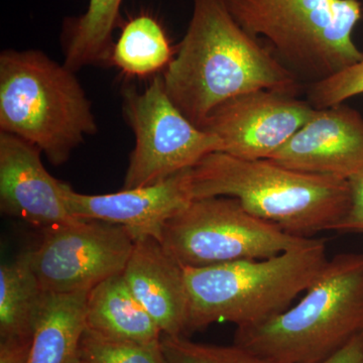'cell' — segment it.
Returning a JSON list of instances; mask_svg holds the SVG:
<instances>
[{
    "label": "cell",
    "instance_id": "cell-1",
    "mask_svg": "<svg viewBox=\"0 0 363 363\" xmlns=\"http://www.w3.org/2000/svg\"><path fill=\"white\" fill-rule=\"evenodd\" d=\"M192 1L187 32L162 76L167 94L188 121L201 128L218 105L252 91L298 96L303 83L241 28L226 0Z\"/></svg>",
    "mask_w": 363,
    "mask_h": 363
},
{
    "label": "cell",
    "instance_id": "cell-2",
    "mask_svg": "<svg viewBox=\"0 0 363 363\" xmlns=\"http://www.w3.org/2000/svg\"><path fill=\"white\" fill-rule=\"evenodd\" d=\"M192 196L235 198L250 213L301 238L334 231L350 207L348 181L222 152L192 169Z\"/></svg>",
    "mask_w": 363,
    "mask_h": 363
},
{
    "label": "cell",
    "instance_id": "cell-3",
    "mask_svg": "<svg viewBox=\"0 0 363 363\" xmlns=\"http://www.w3.org/2000/svg\"><path fill=\"white\" fill-rule=\"evenodd\" d=\"M362 333L363 252H347L328 259L297 304L238 327L234 343L272 363H316Z\"/></svg>",
    "mask_w": 363,
    "mask_h": 363
},
{
    "label": "cell",
    "instance_id": "cell-4",
    "mask_svg": "<svg viewBox=\"0 0 363 363\" xmlns=\"http://www.w3.org/2000/svg\"><path fill=\"white\" fill-rule=\"evenodd\" d=\"M328 259L325 241L311 238L267 259L184 267L190 304L186 336L218 322L252 326L281 314Z\"/></svg>",
    "mask_w": 363,
    "mask_h": 363
},
{
    "label": "cell",
    "instance_id": "cell-5",
    "mask_svg": "<svg viewBox=\"0 0 363 363\" xmlns=\"http://www.w3.org/2000/svg\"><path fill=\"white\" fill-rule=\"evenodd\" d=\"M75 74L39 50L0 55V130L32 143L54 166L98 130Z\"/></svg>",
    "mask_w": 363,
    "mask_h": 363
},
{
    "label": "cell",
    "instance_id": "cell-6",
    "mask_svg": "<svg viewBox=\"0 0 363 363\" xmlns=\"http://www.w3.org/2000/svg\"><path fill=\"white\" fill-rule=\"evenodd\" d=\"M241 28L262 37L301 82L330 77L363 59L352 33L359 0H226Z\"/></svg>",
    "mask_w": 363,
    "mask_h": 363
},
{
    "label": "cell",
    "instance_id": "cell-7",
    "mask_svg": "<svg viewBox=\"0 0 363 363\" xmlns=\"http://www.w3.org/2000/svg\"><path fill=\"white\" fill-rule=\"evenodd\" d=\"M301 238L262 220L231 197L194 199L164 225L161 243L184 267H204L274 257Z\"/></svg>",
    "mask_w": 363,
    "mask_h": 363
},
{
    "label": "cell",
    "instance_id": "cell-8",
    "mask_svg": "<svg viewBox=\"0 0 363 363\" xmlns=\"http://www.w3.org/2000/svg\"><path fill=\"white\" fill-rule=\"evenodd\" d=\"M124 118L135 138L124 176V190L145 187L195 168L204 157L223 152L220 138L194 125L169 99L162 76L145 90L126 87Z\"/></svg>",
    "mask_w": 363,
    "mask_h": 363
},
{
    "label": "cell",
    "instance_id": "cell-9",
    "mask_svg": "<svg viewBox=\"0 0 363 363\" xmlns=\"http://www.w3.org/2000/svg\"><path fill=\"white\" fill-rule=\"evenodd\" d=\"M45 233L40 245L26 252L44 292L90 291L123 272L135 247L123 226L106 221L78 219Z\"/></svg>",
    "mask_w": 363,
    "mask_h": 363
},
{
    "label": "cell",
    "instance_id": "cell-10",
    "mask_svg": "<svg viewBox=\"0 0 363 363\" xmlns=\"http://www.w3.org/2000/svg\"><path fill=\"white\" fill-rule=\"evenodd\" d=\"M308 100L272 90L243 93L218 105L202 124L223 152L245 160H267L313 116Z\"/></svg>",
    "mask_w": 363,
    "mask_h": 363
},
{
    "label": "cell",
    "instance_id": "cell-11",
    "mask_svg": "<svg viewBox=\"0 0 363 363\" xmlns=\"http://www.w3.org/2000/svg\"><path fill=\"white\" fill-rule=\"evenodd\" d=\"M64 197L75 218L118 224L135 242L145 238L161 242L167 222L193 201L192 169L152 185L111 194H81L66 184Z\"/></svg>",
    "mask_w": 363,
    "mask_h": 363
},
{
    "label": "cell",
    "instance_id": "cell-12",
    "mask_svg": "<svg viewBox=\"0 0 363 363\" xmlns=\"http://www.w3.org/2000/svg\"><path fill=\"white\" fill-rule=\"evenodd\" d=\"M267 160L304 173L350 181L363 173V116L344 104L315 109Z\"/></svg>",
    "mask_w": 363,
    "mask_h": 363
},
{
    "label": "cell",
    "instance_id": "cell-13",
    "mask_svg": "<svg viewBox=\"0 0 363 363\" xmlns=\"http://www.w3.org/2000/svg\"><path fill=\"white\" fill-rule=\"evenodd\" d=\"M40 155L23 138L0 133V210L47 230L78 219L67 206L66 183L45 169Z\"/></svg>",
    "mask_w": 363,
    "mask_h": 363
},
{
    "label": "cell",
    "instance_id": "cell-14",
    "mask_svg": "<svg viewBox=\"0 0 363 363\" xmlns=\"http://www.w3.org/2000/svg\"><path fill=\"white\" fill-rule=\"evenodd\" d=\"M123 276L162 335L186 336L190 304L185 272L159 240L135 241Z\"/></svg>",
    "mask_w": 363,
    "mask_h": 363
},
{
    "label": "cell",
    "instance_id": "cell-15",
    "mask_svg": "<svg viewBox=\"0 0 363 363\" xmlns=\"http://www.w3.org/2000/svg\"><path fill=\"white\" fill-rule=\"evenodd\" d=\"M86 330L111 340L140 344L161 342L162 331L131 292L123 272L91 289Z\"/></svg>",
    "mask_w": 363,
    "mask_h": 363
},
{
    "label": "cell",
    "instance_id": "cell-16",
    "mask_svg": "<svg viewBox=\"0 0 363 363\" xmlns=\"http://www.w3.org/2000/svg\"><path fill=\"white\" fill-rule=\"evenodd\" d=\"M90 291L45 292L33 334L28 363H75L86 330Z\"/></svg>",
    "mask_w": 363,
    "mask_h": 363
},
{
    "label": "cell",
    "instance_id": "cell-17",
    "mask_svg": "<svg viewBox=\"0 0 363 363\" xmlns=\"http://www.w3.org/2000/svg\"><path fill=\"white\" fill-rule=\"evenodd\" d=\"M121 2L89 0L82 16L64 23V64L70 70L76 73L85 67L109 63L114 47L112 35L121 18Z\"/></svg>",
    "mask_w": 363,
    "mask_h": 363
},
{
    "label": "cell",
    "instance_id": "cell-18",
    "mask_svg": "<svg viewBox=\"0 0 363 363\" xmlns=\"http://www.w3.org/2000/svg\"><path fill=\"white\" fill-rule=\"evenodd\" d=\"M44 290L21 253L0 267V339L33 338Z\"/></svg>",
    "mask_w": 363,
    "mask_h": 363
},
{
    "label": "cell",
    "instance_id": "cell-19",
    "mask_svg": "<svg viewBox=\"0 0 363 363\" xmlns=\"http://www.w3.org/2000/svg\"><path fill=\"white\" fill-rule=\"evenodd\" d=\"M173 58V49L161 23L149 14H140L124 25L109 63L123 73L145 76L166 68Z\"/></svg>",
    "mask_w": 363,
    "mask_h": 363
},
{
    "label": "cell",
    "instance_id": "cell-20",
    "mask_svg": "<svg viewBox=\"0 0 363 363\" xmlns=\"http://www.w3.org/2000/svg\"><path fill=\"white\" fill-rule=\"evenodd\" d=\"M79 358L89 363H169L162 344L111 340L85 330Z\"/></svg>",
    "mask_w": 363,
    "mask_h": 363
},
{
    "label": "cell",
    "instance_id": "cell-21",
    "mask_svg": "<svg viewBox=\"0 0 363 363\" xmlns=\"http://www.w3.org/2000/svg\"><path fill=\"white\" fill-rule=\"evenodd\" d=\"M161 344L169 363H272L235 343L212 345L187 336L162 335Z\"/></svg>",
    "mask_w": 363,
    "mask_h": 363
},
{
    "label": "cell",
    "instance_id": "cell-22",
    "mask_svg": "<svg viewBox=\"0 0 363 363\" xmlns=\"http://www.w3.org/2000/svg\"><path fill=\"white\" fill-rule=\"evenodd\" d=\"M307 100L314 108L343 104L363 94V59L324 80L307 85Z\"/></svg>",
    "mask_w": 363,
    "mask_h": 363
},
{
    "label": "cell",
    "instance_id": "cell-23",
    "mask_svg": "<svg viewBox=\"0 0 363 363\" xmlns=\"http://www.w3.org/2000/svg\"><path fill=\"white\" fill-rule=\"evenodd\" d=\"M350 182V207L334 231L363 234V173Z\"/></svg>",
    "mask_w": 363,
    "mask_h": 363
},
{
    "label": "cell",
    "instance_id": "cell-24",
    "mask_svg": "<svg viewBox=\"0 0 363 363\" xmlns=\"http://www.w3.org/2000/svg\"><path fill=\"white\" fill-rule=\"evenodd\" d=\"M33 338L0 339V363H28Z\"/></svg>",
    "mask_w": 363,
    "mask_h": 363
},
{
    "label": "cell",
    "instance_id": "cell-25",
    "mask_svg": "<svg viewBox=\"0 0 363 363\" xmlns=\"http://www.w3.org/2000/svg\"><path fill=\"white\" fill-rule=\"evenodd\" d=\"M316 363H363V333L353 338L337 352Z\"/></svg>",
    "mask_w": 363,
    "mask_h": 363
},
{
    "label": "cell",
    "instance_id": "cell-26",
    "mask_svg": "<svg viewBox=\"0 0 363 363\" xmlns=\"http://www.w3.org/2000/svg\"><path fill=\"white\" fill-rule=\"evenodd\" d=\"M75 363H89V362H85V360L81 359V358H78L77 362H76Z\"/></svg>",
    "mask_w": 363,
    "mask_h": 363
}]
</instances>
